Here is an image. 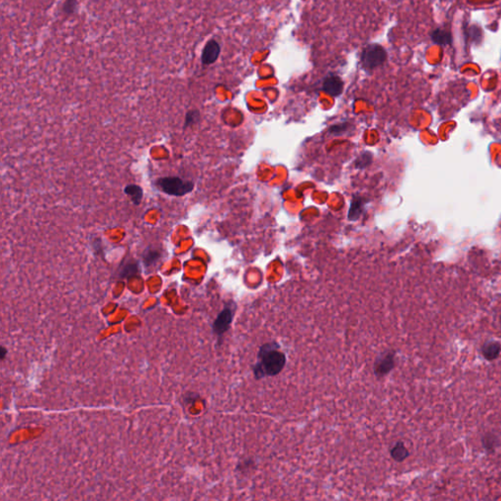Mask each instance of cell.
<instances>
[{
  "label": "cell",
  "instance_id": "277c9868",
  "mask_svg": "<svg viewBox=\"0 0 501 501\" xmlns=\"http://www.w3.org/2000/svg\"><path fill=\"white\" fill-rule=\"evenodd\" d=\"M394 357L395 353L390 350L381 353L377 357L373 364V373L378 379H382L393 371L395 365Z\"/></svg>",
  "mask_w": 501,
  "mask_h": 501
},
{
  "label": "cell",
  "instance_id": "ac0fdd59",
  "mask_svg": "<svg viewBox=\"0 0 501 501\" xmlns=\"http://www.w3.org/2000/svg\"><path fill=\"white\" fill-rule=\"evenodd\" d=\"M1 350H2V357H1V359H4V357H5V355H6V351H5V349H4V348H2Z\"/></svg>",
  "mask_w": 501,
  "mask_h": 501
},
{
  "label": "cell",
  "instance_id": "5b68a950",
  "mask_svg": "<svg viewBox=\"0 0 501 501\" xmlns=\"http://www.w3.org/2000/svg\"><path fill=\"white\" fill-rule=\"evenodd\" d=\"M387 59L386 50L378 44H372L367 46L361 55V62L365 68L374 69L382 65Z\"/></svg>",
  "mask_w": 501,
  "mask_h": 501
},
{
  "label": "cell",
  "instance_id": "30bf717a",
  "mask_svg": "<svg viewBox=\"0 0 501 501\" xmlns=\"http://www.w3.org/2000/svg\"><path fill=\"white\" fill-rule=\"evenodd\" d=\"M392 458L396 462H402L409 456V451L402 441H397L390 451Z\"/></svg>",
  "mask_w": 501,
  "mask_h": 501
},
{
  "label": "cell",
  "instance_id": "7a4b0ae2",
  "mask_svg": "<svg viewBox=\"0 0 501 501\" xmlns=\"http://www.w3.org/2000/svg\"><path fill=\"white\" fill-rule=\"evenodd\" d=\"M158 187L160 188L164 193L172 195V196H184L189 192H191L194 188V184L191 181H185L180 178L170 177L164 178L158 180Z\"/></svg>",
  "mask_w": 501,
  "mask_h": 501
},
{
  "label": "cell",
  "instance_id": "5bb4252c",
  "mask_svg": "<svg viewBox=\"0 0 501 501\" xmlns=\"http://www.w3.org/2000/svg\"><path fill=\"white\" fill-rule=\"evenodd\" d=\"M372 161V154L369 153V152H365L363 154H361L358 159H357V162H356V166L357 168L358 169H362V168H365L367 167Z\"/></svg>",
  "mask_w": 501,
  "mask_h": 501
},
{
  "label": "cell",
  "instance_id": "3957f363",
  "mask_svg": "<svg viewBox=\"0 0 501 501\" xmlns=\"http://www.w3.org/2000/svg\"><path fill=\"white\" fill-rule=\"evenodd\" d=\"M235 311L236 305L233 302H229V305H226L215 318L213 324V331L217 338H221V336L229 330L235 315Z\"/></svg>",
  "mask_w": 501,
  "mask_h": 501
},
{
  "label": "cell",
  "instance_id": "e0dca14e",
  "mask_svg": "<svg viewBox=\"0 0 501 501\" xmlns=\"http://www.w3.org/2000/svg\"><path fill=\"white\" fill-rule=\"evenodd\" d=\"M158 255H159V253H158L157 251H151V250H149V253L145 254V260H146V262H152V261H155V259H154V258H156V259H157Z\"/></svg>",
  "mask_w": 501,
  "mask_h": 501
},
{
  "label": "cell",
  "instance_id": "6da1fadb",
  "mask_svg": "<svg viewBox=\"0 0 501 501\" xmlns=\"http://www.w3.org/2000/svg\"><path fill=\"white\" fill-rule=\"evenodd\" d=\"M256 359L257 361L252 366L253 376L256 380L278 375L286 365V355L280 351V346L276 342L261 345Z\"/></svg>",
  "mask_w": 501,
  "mask_h": 501
},
{
  "label": "cell",
  "instance_id": "2e32d148",
  "mask_svg": "<svg viewBox=\"0 0 501 501\" xmlns=\"http://www.w3.org/2000/svg\"><path fill=\"white\" fill-rule=\"evenodd\" d=\"M347 130H348V125H347V124H341V125H333V126L330 128V131H331L334 135H340V134H343V133H345Z\"/></svg>",
  "mask_w": 501,
  "mask_h": 501
},
{
  "label": "cell",
  "instance_id": "52a82bcc",
  "mask_svg": "<svg viewBox=\"0 0 501 501\" xmlns=\"http://www.w3.org/2000/svg\"><path fill=\"white\" fill-rule=\"evenodd\" d=\"M344 82L337 75H330L323 82V90L331 96L337 97L343 92Z\"/></svg>",
  "mask_w": 501,
  "mask_h": 501
},
{
  "label": "cell",
  "instance_id": "4fadbf2b",
  "mask_svg": "<svg viewBox=\"0 0 501 501\" xmlns=\"http://www.w3.org/2000/svg\"><path fill=\"white\" fill-rule=\"evenodd\" d=\"M78 2L77 0H65L63 3L62 13L65 16H72L77 13Z\"/></svg>",
  "mask_w": 501,
  "mask_h": 501
},
{
  "label": "cell",
  "instance_id": "9a60e30c",
  "mask_svg": "<svg viewBox=\"0 0 501 501\" xmlns=\"http://www.w3.org/2000/svg\"><path fill=\"white\" fill-rule=\"evenodd\" d=\"M199 116H200L199 112L196 111V110L188 112L187 114H186V118H185V126L195 124L198 121Z\"/></svg>",
  "mask_w": 501,
  "mask_h": 501
},
{
  "label": "cell",
  "instance_id": "ba28073f",
  "mask_svg": "<svg viewBox=\"0 0 501 501\" xmlns=\"http://www.w3.org/2000/svg\"><path fill=\"white\" fill-rule=\"evenodd\" d=\"M365 207V200L361 197H355L351 203V208L348 214V217L350 220L355 221L358 220L363 213Z\"/></svg>",
  "mask_w": 501,
  "mask_h": 501
},
{
  "label": "cell",
  "instance_id": "8992f818",
  "mask_svg": "<svg viewBox=\"0 0 501 501\" xmlns=\"http://www.w3.org/2000/svg\"><path fill=\"white\" fill-rule=\"evenodd\" d=\"M220 54V45L215 39L209 40L203 51L201 56L202 64L205 66H210L215 62L218 59V56Z\"/></svg>",
  "mask_w": 501,
  "mask_h": 501
},
{
  "label": "cell",
  "instance_id": "7c38bea8",
  "mask_svg": "<svg viewBox=\"0 0 501 501\" xmlns=\"http://www.w3.org/2000/svg\"><path fill=\"white\" fill-rule=\"evenodd\" d=\"M125 194H127L132 202L135 204V205H139L141 203V200H142V197H143V191H142V188L138 185H135V184H130V185H127L125 188Z\"/></svg>",
  "mask_w": 501,
  "mask_h": 501
},
{
  "label": "cell",
  "instance_id": "8fae6325",
  "mask_svg": "<svg viewBox=\"0 0 501 501\" xmlns=\"http://www.w3.org/2000/svg\"><path fill=\"white\" fill-rule=\"evenodd\" d=\"M432 40L438 45L444 46L448 45L452 42V36L449 32L442 30V29H437L432 33Z\"/></svg>",
  "mask_w": 501,
  "mask_h": 501
},
{
  "label": "cell",
  "instance_id": "9c48e42d",
  "mask_svg": "<svg viewBox=\"0 0 501 501\" xmlns=\"http://www.w3.org/2000/svg\"><path fill=\"white\" fill-rule=\"evenodd\" d=\"M501 346L500 343L498 342H494V341H491V342H488L486 343L483 348H482V353H483V356L488 359V360H494L496 358H499L500 354H501Z\"/></svg>",
  "mask_w": 501,
  "mask_h": 501
}]
</instances>
